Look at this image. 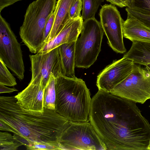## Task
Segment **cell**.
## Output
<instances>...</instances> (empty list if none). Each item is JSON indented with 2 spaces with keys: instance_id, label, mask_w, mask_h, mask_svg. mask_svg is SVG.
Wrapping results in <instances>:
<instances>
[{
  "instance_id": "83f0119b",
  "label": "cell",
  "mask_w": 150,
  "mask_h": 150,
  "mask_svg": "<svg viewBox=\"0 0 150 150\" xmlns=\"http://www.w3.org/2000/svg\"><path fill=\"white\" fill-rule=\"evenodd\" d=\"M18 91V90L15 88H9L5 85L0 84V93H10L14 91Z\"/></svg>"
},
{
  "instance_id": "5bb4252c",
  "label": "cell",
  "mask_w": 150,
  "mask_h": 150,
  "mask_svg": "<svg viewBox=\"0 0 150 150\" xmlns=\"http://www.w3.org/2000/svg\"><path fill=\"white\" fill-rule=\"evenodd\" d=\"M127 16L123 23V37L132 42L150 43V28L139 20Z\"/></svg>"
},
{
  "instance_id": "4fadbf2b",
  "label": "cell",
  "mask_w": 150,
  "mask_h": 150,
  "mask_svg": "<svg viewBox=\"0 0 150 150\" xmlns=\"http://www.w3.org/2000/svg\"><path fill=\"white\" fill-rule=\"evenodd\" d=\"M83 22L81 16L70 19L58 34L46 43L38 52H47L63 44L76 41L80 34Z\"/></svg>"
},
{
  "instance_id": "484cf974",
  "label": "cell",
  "mask_w": 150,
  "mask_h": 150,
  "mask_svg": "<svg viewBox=\"0 0 150 150\" xmlns=\"http://www.w3.org/2000/svg\"><path fill=\"white\" fill-rule=\"evenodd\" d=\"M27 150H55L57 149L54 147L48 145L42 144H36L30 146Z\"/></svg>"
},
{
  "instance_id": "7c38bea8",
  "label": "cell",
  "mask_w": 150,
  "mask_h": 150,
  "mask_svg": "<svg viewBox=\"0 0 150 150\" xmlns=\"http://www.w3.org/2000/svg\"><path fill=\"white\" fill-rule=\"evenodd\" d=\"M41 81H30L27 86L15 96L21 109L30 114L41 115L44 112V93L45 88Z\"/></svg>"
},
{
  "instance_id": "52a82bcc",
  "label": "cell",
  "mask_w": 150,
  "mask_h": 150,
  "mask_svg": "<svg viewBox=\"0 0 150 150\" xmlns=\"http://www.w3.org/2000/svg\"><path fill=\"white\" fill-rule=\"evenodd\" d=\"M135 103L144 104L150 99V71L135 64L131 72L110 92Z\"/></svg>"
},
{
  "instance_id": "f546056e",
  "label": "cell",
  "mask_w": 150,
  "mask_h": 150,
  "mask_svg": "<svg viewBox=\"0 0 150 150\" xmlns=\"http://www.w3.org/2000/svg\"><path fill=\"white\" fill-rule=\"evenodd\" d=\"M0 130L1 131H10L9 128L4 122L0 120Z\"/></svg>"
},
{
  "instance_id": "1f68e13d",
  "label": "cell",
  "mask_w": 150,
  "mask_h": 150,
  "mask_svg": "<svg viewBox=\"0 0 150 150\" xmlns=\"http://www.w3.org/2000/svg\"><path fill=\"white\" fill-rule=\"evenodd\" d=\"M147 150H150V139L149 141L148 145L147 147Z\"/></svg>"
},
{
  "instance_id": "3957f363",
  "label": "cell",
  "mask_w": 150,
  "mask_h": 150,
  "mask_svg": "<svg viewBox=\"0 0 150 150\" xmlns=\"http://www.w3.org/2000/svg\"><path fill=\"white\" fill-rule=\"evenodd\" d=\"M55 111L70 121L89 122L91 98L85 82L76 77L55 78Z\"/></svg>"
},
{
  "instance_id": "277c9868",
  "label": "cell",
  "mask_w": 150,
  "mask_h": 150,
  "mask_svg": "<svg viewBox=\"0 0 150 150\" xmlns=\"http://www.w3.org/2000/svg\"><path fill=\"white\" fill-rule=\"evenodd\" d=\"M57 2V0H35L27 7L19 33L32 53H37L43 46L45 25L54 11Z\"/></svg>"
},
{
  "instance_id": "9c48e42d",
  "label": "cell",
  "mask_w": 150,
  "mask_h": 150,
  "mask_svg": "<svg viewBox=\"0 0 150 150\" xmlns=\"http://www.w3.org/2000/svg\"><path fill=\"white\" fill-rule=\"evenodd\" d=\"M99 15L100 23L109 46L117 53H125L122 27L124 21L117 7L111 4H105L102 6Z\"/></svg>"
},
{
  "instance_id": "ba28073f",
  "label": "cell",
  "mask_w": 150,
  "mask_h": 150,
  "mask_svg": "<svg viewBox=\"0 0 150 150\" xmlns=\"http://www.w3.org/2000/svg\"><path fill=\"white\" fill-rule=\"evenodd\" d=\"M20 44L9 25L0 14V59L20 80L25 67Z\"/></svg>"
},
{
  "instance_id": "7402d4cb",
  "label": "cell",
  "mask_w": 150,
  "mask_h": 150,
  "mask_svg": "<svg viewBox=\"0 0 150 150\" xmlns=\"http://www.w3.org/2000/svg\"><path fill=\"white\" fill-rule=\"evenodd\" d=\"M127 7L144 14L150 15V0H132Z\"/></svg>"
},
{
  "instance_id": "f1b7e54d",
  "label": "cell",
  "mask_w": 150,
  "mask_h": 150,
  "mask_svg": "<svg viewBox=\"0 0 150 150\" xmlns=\"http://www.w3.org/2000/svg\"><path fill=\"white\" fill-rule=\"evenodd\" d=\"M111 4L121 8L126 7L124 0H106Z\"/></svg>"
},
{
  "instance_id": "7a4b0ae2",
  "label": "cell",
  "mask_w": 150,
  "mask_h": 150,
  "mask_svg": "<svg viewBox=\"0 0 150 150\" xmlns=\"http://www.w3.org/2000/svg\"><path fill=\"white\" fill-rule=\"evenodd\" d=\"M0 120L17 135L27 149L33 145L42 144L62 150V134L70 121L54 110L44 108L41 115L23 110L15 96L0 97Z\"/></svg>"
},
{
  "instance_id": "9a60e30c",
  "label": "cell",
  "mask_w": 150,
  "mask_h": 150,
  "mask_svg": "<svg viewBox=\"0 0 150 150\" xmlns=\"http://www.w3.org/2000/svg\"><path fill=\"white\" fill-rule=\"evenodd\" d=\"M77 0H58L57 1L54 12L55 15L54 24L45 45L58 34L70 19V9Z\"/></svg>"
},
{
  "instance_id": "44dd1931",
  "label": "cell",
  "mask_w": 150,
  "mask_h": 150,
  "mask_svg": "<svg viewBox=\"0 0 150 150\" xmlns=\"http://www.w3.org/2000/svg\"><path fill=\"white\" fill-rule=\"evenodd\" d=\"M0 84L9 86L17 84L16 79L7 68L3 61L0 59Z\"/></svg>"
},
{
  "instance_id": "5b68a950",
  "label": "cell",
  "mask_w": 150,
  "mask_h": 150,
  "mask_svg": "<svg viewBox=\"0 0 150 150\" xmlns=\"http://www.w3.org/2000/svg\"><path fill=\"white\" fill-rule=\"evenodd\" d=\"M104 32L95 18L83 21L81 35L76 41V67L87 69L96 62L101 50Z\"/></svg>"
},
{
  "instance_id": "8fae6325",
  "label": "cell",
  "mask_w": 150,
  "mask_h": 150,
  "mask_svg": "<svg viewBox=\"0 0 150 150\" xmlns=\"http://www.w3.org/2000/svg\"><path fill=\"white\" fill-rule=\"evenodd\" d=\"M134 65L132 61L124 57L113 61L97 76L96 86L98 90L110 92L128 76Z\"/></svg>"
},
{
  "instance_id": "e0dca14e",
  "label": "cell",
  "mask_w": 150,
  "mask_h": 150,
  "mask_svg": "<svg viewBox=\"0 0 150 150\" xmlns=\"http://www.w3.org/2000/svg\"><path fill=\"white\" fill-rule=\"evenodd\" d=\"M135 64L150 67V43L132 42L129 50L123 56Z\"/></svg>"
},
{
  "instance_id": "30bf717a",
  "label": "cell",
  "mask_w": 150,
  "mask_h": 150,
  "mask_svg": "<svg viewBox=\"0 0 150 150\" xmlns=\"http://www.w3.org/2000/svg\"><path fill=\"white\" fill-rule=\"evenodd\" d=\"M29 57L32 73L30 81H41L45 86L52 74L55 78L64 75L58 47L47 52L30 55Z\"/></svg>"
},
{
  "instance_id": "6da1fadb",
  "label": "cell",
  "mask_w": 150,
  "mask_h": 150,
  "mask_svg": "<svg viewBox=\"0 0 150 150\" xmlns=\"http://www.w3.org/2000/svg\"><path fill=\"white\" fill-rule=\"evenodd\" d=\"M89 121L106 150H147L150 124L134 102L98 90L91 98Z\"/></svg>"
},
{
  "instance_id": "8992f818",
  "label": "cell",
  "mask_w": 150,
  "mask_h": 150,
  "mask_svg": "<svg viewBox=\"0 0 150 150\" xmlns=\"http://www.w3.org/2000/svg\"><path fill=\"white\" fill-rule=\"evenodd\" d=\"M60 145L62 150H106L90 121H70L62 134Z\"/></svg>"
},
{
  "instance_id": "ac0fdd59",
  "label": "cell",
  "mask_w": 150,
  "mask_h": 150,
  "mask_svg": "<svg viewBox=\"0 0 150 150\" xmlns=\"http://www.w3.org/2000/svg\"><path fill=\"white\" fill-rule=\"evenodd\" d=\"M56 96L55 78L52 74L44 90V108L55 111Z\"/></svg>"
},
{
  "instance_id": "d6986e66",
  "label": "cell",
  "mask_w": 150,
  "mask_h": 150,
  "mask_svg": "<svg viewBox=\"0 0 150 150\" xmlns=\"http://www.w3.org/2000/svg\"><path fill=\"white\" fill-rule=\"evenodd\" d=\"M105 0H82L81 17L83 21L94 18L99 6Z\"/></svg>"
},
{
  "instance_id": "603a6c76",
  "label": "cell",
  "mask_w": 150,
  "mask_h": 150,
  "mask_svg": "<svg viewBox=\"0 0 150 150\" xmlns=\"http://www.w3.org/2000/svg\"><path fill=\"white\" fill-rule=\"evenodd\" d=\"M125 10L127 12V15L132 16L139 20L150 28V15L144 14L127 7L126 8Z\"/></svg>"
},
{
  "instance_id": "cb8c5ba5",
  "label": "cell",
  "mask_w": 150,
  "mask_h": 150,
  "mask_svg": "<svg viewBox=\"0 0 150 150\" xmlns=\"http://www.w3.org/2000/svg\"><path fill=\"white\" fill-rule=\"evenodd\" d=\"M82 0H77L71 7L69 12L70 19L76 18L81 16V12L82 8Z\"/></svg>"
},
{
  "instance_id": "d6a6232c",
  "label": "cell",
  "mask_w": 150,
  "mask_h": 150,
  "mask_svg": "<svg viewBox=\"0 0 150 150\" xmlns=\"http://www.w3.org/2000/svg\"><path fill=\"white\" fill-rule=\"evenodd\" d=\"M148 68L149 69V70H150V67H149V68Z\"/></svg>"
},
{
  "instance_id": "d4e9b609",
  "label": "cell",
  "mask_w": 150,
  "mask_h": 150,
  "mask_svg": "<svg viewBox=\"0 0 150 150\" xmlns=\"http://www.w3.org/2000/svg\"><path fill=\"white\" fill-rule=\"evenodd\" d=\"M55 18V15L53 12L52 14L46 23L44 32L43 45V46L45 44L51 31L54 24Z\"/></svg>"
},
{
  "instance_id": "836d02e7",
  "label": "cell",
  "mask_w": 150,
  "mask_h": 150,
  "mask_svg": "<svg viewBox=\"0 0 150 150\" xmlns=\"http://www.w3.org/2000/svg\"><path fill=\"white\" fill-rule=\"evenodd\" d=\"M149 107H150V105L149 106Z\"/></svg>"
},
{
  "instance_id": "4dcf8cb0",
  "label": "cell",
  "mask_w": 150,
  "mask_h": 150,
  "mask_svg": "<svg viewBox=\"0 0 150 150\" xmlns=\"http://www.w3.org/2000/svg\"><path fill=\"white\" fill-rule=\"evenodd\" d=\"M132 0H124L125 3L127 7Z\"/></svg>"
},
{
  "instance_id": "4316f807",
  "label": "cell",
  "mask_w": 150,
  "mask_h": 150,
  "mask_svg": "<svg viewBox=\"0 0 150 150\" xmlns=\"http://www.w3.org/2000/svg\"><path fill=\"white\" fill-rule=\"evenodd\" d=\"M22 0H0V12L6 7Z\"/></svg>"
},
{
  "instance_id": "2e32d148",
  "label": "cell",
  "mask_w": 150,
  "mask_h": 150,
  "mask_svg": "<svg viewBox=\"0 0 150 150\" xmlns=\"http://www.w3.org/2000/svg\"><path fill=\"white\" fill-rule=\"evenodd\" d=\"M76 41L62 44L57 47L60 58L63 75L74 78L75 75Z\"/></svg>"
},
{
  "instance_id": "ffe728a7",
  "label": "cell",
  "mask_w": 150,
  "mask_h": 150,
  "mask_svg": "<svg viewBox=\"0 0 150 150\" xmlns=\"http://www.w3.org/2000/svg\"><path fill=\"white\" fill-rule=\"evenodd\" d=\"M23 144L8 132H0V150H16Z\"/></svg>"
}]
</instances>
